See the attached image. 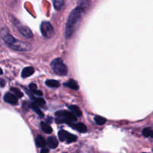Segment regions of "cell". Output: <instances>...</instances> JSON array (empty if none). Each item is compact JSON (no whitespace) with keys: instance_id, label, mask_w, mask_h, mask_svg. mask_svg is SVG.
Returning <instances> with one entry per match:
<instances>
[{"instance_id":"obj_1","label":"cell","mask_w":153,"mask_h":153,"mask_svg":"<svg viewBox=\"0 0 153 153\" xmlns=\"http://www.w3.org/2000/svg\"><path fill=\"white\" fill-rule=\"evenodd\" d=\"M83 12V10L82 9L80 6H78L76 7V8H74V9L71 12V14H69L67 23H66L65 32V37L67 38L72 36L74 32L76 30V27L78 26Z\"/></svg>"},{"instance_id":"obj_2","label":"cell","mask_w":153,"mask_h":153,"mask_svg":"<svg viewBox=\"0 0 153 153\" xmlns=\"http://www.w3.org/2000/svg\"><path fill=\"white\" fill-rule=\"evenodd\" d=\"M57 123H73L76 120V116L71 111H66V110H60L56 113Z\"/></svg>"},{"instance_id":"obj_3","label":"cell","mask_w":153,"mask_h":153,"mask_svg":"<svg viewBox=\"0 0 153 153\" xmlns=\"http://www.w3.org/2000/svg\"><path fill=\"white\" fill-rule=\"evenodd\" d=\"M51 68L56 74L60 75V76H65L68 73L67 66L59 58L55 59L51 62Z\"/></svg>"},{"instance_id":"obj_4","label":"cell","mask_w":153,"mask_h":153,"mask_svg":"<svg viewBox=\"0 0 153 153\" xmlns=\"http://www.w3.org/2000/svg\"><path fill=\"white\" fill-rule=\"evenodd\" d=\"M41 31L45 38H50L53 35V28L49 22H43L41 26Z\"/></svg>"},{"instance_id":"obj_5","label":"cell","mask_w":153,"mask_h":153,"mask_svg":"<svg viewBox=\"0 0 153 153\" xmlns=\"http://www.w3.org/2000/svg\"><path fill=\"white\" fill-rule=\"evenodd\" d=\"M1 35H2L3 40L5 41V43H6L9 47H11V45L17 41L15 38L10 34V32H8V30H7L6 29H2V32H1Z\"/></svg>"},{"instance_id":"obj_6","label":"cell","mask_w":153,"mask_h":153,"mask_svg":"<svg viewBox=\"0 0 153 153\" xmlns=\"http://www.w3.org/2000/svg\"><path fill=\"white\" fill-rule=\"evenodd\" d=\"M10 48L17 51H26L30 49V46L28 44L25 43V42H21L18 40L16 41Z\"/></svg>"},{"instance_id":"obj_7","label":"cell","mask_w":153,"mask_h":153,"mask_svg":"<svg viewBox=\"0 0 153 153\" xmlns=\"http://www.w3.org/2000/svg\"><path fill=\"white\" fill-rule=\"evenodd\" d=\"M17 28H18V30L25 38H32V32L27 26H22V25L17 24Z\"/></svg>"},{"instance_id":"obj_8","label":"cell","mask_w":153,"mask_h":153,"mask_svg":"<svg viewBox=\"0 0 153 153\" xmlns=\"http://www.w3.org/2000/svg\"><path fill=\"white\" fill-rule=\"evenodd\" d=\"M69 126H71L74 129H76V131H78L80 133H85L87 131V128L83 123H76V124H74L73 123H68Z\"/></svg>"},{"instance_id":"obj_9","label":"cell","mask_w":153,"mask_h":153,"mask_svg":"<svg viewBox=\"0 0 153 153\" xmlns=\"http://www.w3.org/2000/svg\"><path fill=\"white\" fill-rule=\"evenodd\" d=\"M4 100H5V101H6V102L9 103V104H14V105L17 104V103H18L17 97L14 95H13V94L9 93V92L5 94V96H4Z\"/></svg>"},{"instance_id":"obj_10","label":"cell","mask_w":153,"mask_h":153,"mask_svg":"<svg viewBox=\"0 0 153 153\" xmlns=\"http://www.w3.org/2000/svg\"><path fill=\"white\" fill-rule=\"evenodd\" d=\"M34 68L32 67H27L25 68L23 71H22L21 73V76L23 78H26L28 76H31L34 74Z\"/></svg>"},{"instance_id":"obj_11","label":"cell","mask_w":153,"mask_h":153,"mask_svg":"<svg viewBox=\"0 0 153 153\" xmlns=\"http://www.w3.org/2000/svg\"><path fill=\"white\" fill-rule=\"evenodd\" d=\"M47 143H48V146L51 149H55L58 146V140H56V138L54 137H50L47 140Z\"/></svg>"},{"instance_id":"obj_12","label":"cell","mask_w":153,"mask_h":153,"mask_svg":"<svg viewBox=\"0 0 153 153\" xmlns=\"http://www.w3.org/2000/svg\"><path fill=\"white\" fill-rule=\"evenodd\" d=\"M64 86H67V87L70 88L71 89H74V90H77L79 89V86L77 83L74 80H69L67 83H64Z\"/></svg>"},{"instance_id":"obj_13","label":"cell","mask_w":153,"mask_h":153,"mask_svg":"<svg viewBox=\"0 0 153 153\" xmlns=\"http://www.w3.org/2000/svg\"><path fill=\"white\" fill-rule=\"evenodd\" d=\"M69 110L72 112L74 115H76V117H80L82 116V113H81V110L76 105H71L69 107Z\"/></svg>"},{"instance_id":"obj_14","label":"cell","mask_w":153,"mask_h":153,"mask_svg":"<svg viewBox=\"0 0 153 153\" xmlns=\"http://www.w3.org/2000/svg\"><path fill=\"white\" fill-rule=\"evenodd\" d=\"M35 143H36L37 146L41 147V148H44L46 145V141L44 139L43 137L42 136H38L35 139Z\"/></svg>"},{"instance_id":"obj_15","label":"cell","mask_w":153,"mask_h":153,"mask_svg":"<svg viewBox=\"0 0 153 153\" xmlns=\"http://www.w3.org/2000/svg\"><path fill=\"white\" fill-rule=\"evenodd\" d=\"M41 127H42V129L43 130V131L46 134H51L52 133L53 129L48 123H41Z\"/></svg>"},{"instance_id":"obj_16","label":"cell","mask_w":153,"mask_h":153,"mask_svg":"<svg viewBox=\"0 0 153 153\" xmlns=\"http://www.w3.org/2000/svg\"><path fill=\"white\" fill-rule=\"evenodd\" d=\"M46 85L48 86L49 87H53V88H56L59 87L60 85L59 82L55 80H48L46 81Z\"/></svg>"},{"instance_id":"obj_17","label":"cell","mask_w":153,"mask_h":153,"mask_svg":"<svg viewBox=\"0 0 153 153\" xmlns=\"http://www.w3.org/2000/svg\"><path fill=\"white\" fill-rule=\"evenodd\" d=\"M65 0H53L54 8L56 10H60L63 7Z\"/></svg>"},{"instance_id":"obj_18","label":"cell","mask_w":153,"mask_h":153,"mask_svg":"<svg viewBox=\"0 0 153 153\" xmlns=\"http://www.w3.org/2000/svg\"><path fill=\"white\" fill-rule=\"evenodd\" d=\"M68 134H69V133L68 132L66 131H64V130L60 131L58 133L59 139L61 141H65V140L66 141Z\"/></svg>"},{"instance_id":"obj_19","label":"cell","mask_w":153,"mask_h":153,"mask_svg":"<svg viewBox=\"0 0 153 153\" xmlns=\"http://www.w3.org/2000/svg\"><path fill=\"white\" fill-rule=\"evenodd\" d=\"M29 89L32 91L33 94H35V95H41V96L42 95V92H41V91L37 90V86L35 84V83H31V84H29Z\"/></svg>"},{"instance_id":"obj_20","label":"cell","mask_w":153,"mask_h":153,"mask_svg":"<svg viewBox=\"0 0 153 153\" xmlns=\"http://www.w3.org/2000/svg\"><path fill=\"white\" fill-rule=\"evenodd\" d=\"M143 135L146 137H153V129L150 128H144L143 131Z\"/></svg>"},{"instance_id":"obj_21","label":"cell","mask_w":153,"mask_h":153,"mask_svg":"<svg viewBox=\"0 0 153 153\" xmlns=\"http://www.w3.org/2000/svg\"><path fill=\"white\" fill-rule=\"evenodd\" d=\"M31 108L32 109V110H34V111L35 112V113H37V114L38 115V116H40L41 117H44V113H42V110L39 109V107L37 106L36 104H31Z\"/></svg>"},{"instance_id":"obj_22","label":"cell","mask_w":153,"mask_h":153,"mask_svg":"<svg viewBox=\"0 0 153 153\" xmlns=\"http://www.w3.org/2000/svg\"><path fill=\"white\" fill-rule=\"evenodd\" d=\"M95 121L99 126H102V125H104L106 123L105 119L102 117H99V116H96L95 117Z\"/></svg>"},{"instance_id":"obj_23","label":"cell","mask_w":153,"mask_h":153,"mask_svg":"<svg viewBox=\"0 0 153 153\" xmlns=\"http://www.w3.org/2000/svg\"><path fill=\"white\" fill-rule=\"evenodd\" d=\"M11 90L14 93V95H15L17 98H22L23 97V93L19 90L18 89H16V88H11Z\"/></svg>"},{"instance_id":"obj_24","label":"cell","mask_w":153,"mask_h":153,"mask_svg":"<svg viewBox=\"0 0 153 153\" xmlns=\"http://www.w3.org/2000/svg\"><path fill=\"white\" fill-rule=\"evenodd\" d=\"M76 140V137L75 136V135L71 134L69 133L68 136L67 137V140H66V142H67L68 143H73Z\"/></svg>"},{"instance_id":"obj_25","label":"cell","mask_w":153,"mask_h":153,"mask_svg":"<svg viewBox=\"0 0 153 153\" xmlns=\"http://www.w3.org/2000/svg\"><path fill=\"white\" fill-rule=\"evenodd\" d=\"M33 100L35 101V104H38V105H45V100L42 99V98H33Z\"/></svg>"},{"instance_id":"obj_26","label":"cell","mask_w":153,"mask_h":153,"mask_svg":"<svg viewBox=\"0 0 153 153\" xmlns=\"http://www.w3.org/2000/svg\"><path fill=\"white\" fill-rule=\"evenodd\" d=\"M48 152H49V149H46V148H44V149H42L40 153H48Z\"/></svg>"},{"instance_id":"obj_27","label":"cell","mask_w":153,"mask_h":153,"mask_svg":"<svg viewBox=\"0 0 153 153\" xmlns=\"http://www.w3.org/2000/svg\"><path fill=\"white\" fill-rule=\"evenodd\" d=\"M0 86H5V81L3 80H0Z\"/></svg>"},{"instance_id":"obj_28","label":"cell","mask_w":153,"mask_h":153,"mask_svg":"<svg viewBox=\"0 0 153 153\" xmlns=\"http://www.w3.org/2000/svg\"><path fill=\"white\" fill-rule=\"evenodd\" d=\"M2 74V70L1 68H0V75Z\"/></svg>"}]
</instances>
